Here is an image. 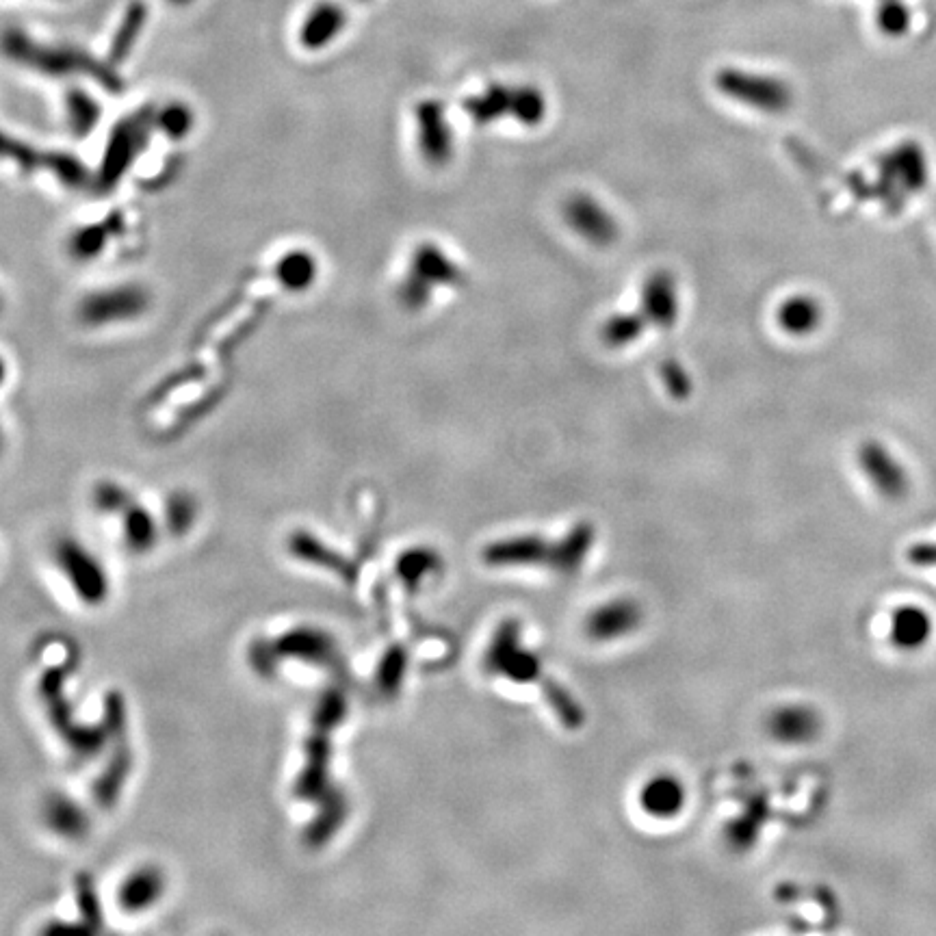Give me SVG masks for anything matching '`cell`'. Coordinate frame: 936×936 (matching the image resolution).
Segmentation results:
<instances>
[{
	"mask_svg": "<svg viewBox=\"0 0 936 936\" xmlns=\"http://www.w3.org/2000/svg\"><path fill=\"white\" fill-rule=\"evenodd\" d=\"M152 306V293L139 282H122L89 291L76 306V317L85 328H109V325L133 323Z\"/></svg>",
	"mask_w": 936,
	"mask_h": 936,
	"instance_id": "5b68a950",
	"label": "cell"
},
{
	"mask_svg": "<svg viewBox=\"0 0 936 936\" xmlns=\"http://www.w3.org/2000/svg\"><path fill=\"white\" fill-rule=\"evenodd\" d=\"M815 715L802 707H787L772 718V731L778 739L806 741L815 735Z\"/></svg>",
	"mask_w": 936,
	"mask_h": 936,
	"instance_id": "44dd1931",
	"label": "cell"
},
{
	"mask_svg": "<svg viewBox=\"0 0 936 936\" xmlns=\"http://www.w3.org/2000/svg\"><path fill=\"white\" fill-rule=\"evenodd\" d=\"M167 3H169V5H176V7H185V5L191 3V0H167Z\"/></svg>",
	"mask_w": 936,
	"mask_h": 936,
	"instance_id": "484cf974",
	"label": "cell"
},
{
	"mask_svg": "<svg viewBox=\"0 0 936 936\" xmlns=\"http://www.w3.org/2000/svg\"><path fill=\"white\" fill-rule=\"evenodd\" d=\"M154 109V104H148V107L128 113L113 126L107 148H104L102 154V163L94 176V185L100 193H109L120 185L128 169L137 163L143 150L148 148L150 137L156 130Z\"/></svg>",
	"mask_w": 936,
	"mask_h": 936,
	"instance_id": "277c9868",
	"label": "cell"
},
{
	"mask_svg": "<svg viewBox=\"0 0 936 936\" xmlns=\"http://www.w3.org/2000/svg\"><path fill=\"white\" fill-rule=\"evenodd\" d=\"M683 800L681 787L672 783V778H657L653 785H648L644 793V802L650 811L666 815L674 809H679Z\"/></svg>",
	"mask_w": 936,
	"mask_h": 936,
	"instance_id": "7402d4cb",
	"label": "cell"
},
{
	"mask_svg": "<svg viewBox=\"0 0 936 936\" xmlns=\"http://www.w3.org/2000/svg\"><path fill=\"white\" fill-rule=\"evenodd\" d=\"M63 109H65V124L74 137H87L96 130L100 124L102 109L98 100L81 87H72L65 91L63 96Z\"/></svg>",
	"mask_w": 936,
	"mask_h": 936,
	"instance_id": "e0dca14e",
	"label": "cell"
},
{
	"mask_svg": "<svg viewBox=\"0 0 936 936\" xmlns=\"http://www.w3.org/2000/svg\"><path fill=\"white\" fill-rule=\"evenodd\" d=\"M273 280L286 293H306L319 280V258L304 247H293L280 254L273 263Z\"/></svg>",
	"mask_w": 936,
	"mask_h": 936,
	"instance_id": "8fae6325",
	"label": "cell"
},
{
	"mask_svg": "<svg viewBox=\"0 0 936 936\" xmlns=\"http://www.w3.org/2000/svg\"><path fill=\"white\" fill-rule=\"evenodd\" d=\"M113 228L109 221H96V224H83L76 226L68 239H65V252L74 260V263L89 265L98 260L111 243Z\"/></svg>",
	"mask_w": 936,
	"mask_h": 936,
	"instance_id": "5bb4252c",
	"label": "cell"
},
{
	"mask_svg": "<svg viewBox=\"0 0 936 936\" xmlns=\"http://www.w3.org/2000/svg\"><path fill=\"white\" fill-rule=\"evenodd\" d=\"M861 464L880 492L889 494V497H897V494L904 492L906 475L887 453V449L878 445H867L861 451Z\"/></svg>",
	"mask_w": 936,
	"mask_h": 936,
	"instance_id": "9a60e30c",
	"label": "cell"
},
{
	"mask_svg": "<svg viewBox=\"0 0 936 936\" xmlns=\"http://www.w3.org/2000/svg\"><path fill=\"white\" fill-rule=\"evenodd\" d=\"M61 159V150H39L33 143L11 137L5 130H0V161L16 165L22 174H35L44 169L50 176H55Z\"/></svg>",
	"mask_w": 936,
	"mask_h": 936,
	"instance_id": "7c38bea8",
	"label": "cell"
},
{
	"mask_svg": "<svg viewBox=\"0 0 936 936\" xmlns=\"http://www.w3.org/2000/svg\"><path fill=\"white\" fill-rule=\"evenodd\" d=\"M715 87L724 98L767 115L785 113L793 100L789 85L780 78L739 68H722L715 74Z\"/></svg>",
	"mask_w": 936,
	"mask_h": 936,
	"instance_id": "8992f818",
	"label": "cell"
},
{
	"mask_svg": "<svg viewBox=\"0 0 936 936\" xmlns=\"http://www.w3.org/2000/svg\"><path fill=\"white\" fill-rule=\"evenodd\" d=\"M7 375H9L7 360H5V356H0V386H3V384L7 382Z\"/></svg>",
	"mask_w": 936,
	"mask_h": 936,
	"instance_id": "d4e9b609",
	"label": "cell"
},
{
	"mask_svg": "<svg viewBox=\"0 0 936 936\" xmlns=\"http://www.w3.org/2000/svg\"><path fill=\"white\" fill-rule=\"evenodd\" d=\"M154 126L169 141H182L195 130V111L182 100L165 102L154 109Z\"/></svg>",
	"mask_w": 936,
	"mask_h": 936,
	"instance_id": "ffe728a7",
	"label": "cell"
},
{
	"mask_svg": "<svg viewBox=\"0 0 936 936\" xmlns=\"http://www.w3.org/2000/svg\"><path fill=\"white\" fill-rule=\"evenodd\" d=\"M0 310H3V295H0Z\"/></svg>",
	"mask_w": 936,
	"mask_h": 936,
	"instance_id": "83f0119b",
	"label": "cell"
},
{
	"mask_svg": "<svg viewBox=\"0 0 936 936\" xmlns=\"http://www.w3.org/2000/svg\"><path fill=\"white\" fill-rule=\"evenodd\" d=\"M932 633V622L926 611L919 607H902L895 611L891 624V640L902 650H917L928 642Z\"/></svg>",
	"mask_w": 936,
	"mask_h": 936,
	"instance_id": "d6986e66",
	"label": "cell"
},
{
	"mask_svg": "<svg viewBox=\"0 0 936 936\" xmlns=\"http://www.w3.org/2000/svg\"><path fill=\"white\" fill-rule=\"evenodd\" d=\"M566 226L592 247H611L620 239V224L609 208L592 193H572L562 204Z\"/></svg>",
	"mask_w": 936,
	"mask_h": 936,
	"instance_id": "ba28073f",
	"label": "cell"
},
{
	"mask_svg": "<svg viewBox=\"0 0 936 936\" xmlns=\"http://www.w3.org/2000/svg\"><path fill=\"white\" fill-rule=\"evenodd\" d=\"M414 137L416 150L425 165L440 169L453 161L455 133L447 120L445 104L436 98H425L414 107Z\"/></svg>",
	"mask_w": 936,
	"mask_h": 936,
	"instance_id": "52a82bcc",
	"label": "cell"
},
{
	"mask_svg": "<svg viewBox=\"0 0 936 936\" xmlns=\"http://www.w3.org/2000/svg\"><path fill=\"white\" fill-rule=\"evenodd\" d=\"M648 323L642 317L640 310H629V312H614L609 315L603 323L601 330H598V338L607 349H627L633 343L640 341V338L646 334Z\"/></svg>",
	"mask_w": 936,
	"mask_h": 936,
	"instance_id": "ac0fdd59",
	"label": "cell"
},
{
	"mask_svg": "<svg viewBox=\"0 0 936 936\" xmlns=\"http://www.w3.org/2000/svg\"><path fill=\"white\" fill-rule=\"evenodd\" d=\"M659 375H661V382L663 386H666L668 390V395L672 399H687L689 395H692V380H689V373L685 371L683 364L676 360V358H666L661 364H659Z\"/></svg>",
	"mask_w": 936,
	"mask_h": 936,
	"instance_id": "603a6c76",
	"label": "cell"
},
{
	"mask_svg": "<svg viewBox=\"0 0 936 936\" xmlns=\"http://www.w3.org/2000/svg\"><path fill=\"white\" fill-rule=\"evenodd\" d=\"M358 3H369V0H358Z\"/></svg>",
	"mask_w": 936,
	"mask_h": 936,
	"instance_id": "f1b7e54d",
	"label": "cell"
},
{
	"mask_svg": "<svg viewBox=\"0 0 936 936\" xmlns=\"http://www.w3.org/2000/svg\"><path fill=\"white\" fill-rule=\"evenodd\" d=\"M5 447V432H3V423H0V451Z\"/></svg>",
	"mask_w": 936,
	"mask_h": 936,
	"instance_id": "4316f807",
	"label": "cell"
},
{
	"mask_svg": "<svg viewBox=\"0 0 936 936\" xmlns=\"http://www.w3.org/2000/svg\"><path fill=\"white\" fill-rule=\"evenodd\" d=\"M146 22H148L146 3H143V0H133V3L126 7L122 22L115 29V35L111 39V46H109L111 65H122L130 57V52H133V48L137 46L143 29H146Z\"/></svg>",
	"mask_w": 936,
	"mask_h": 936,
	"instance_id": "2e32d148",
	"label": "cell"
},
{
	"mask_svg": "<svg viewBox=\"0 0 936 936\" xmlns=\"http://www.w3.org/2000/svg\"><path fill=\"white\" fill-rule=\"evenodd\" d=\"M0 52L9 61L37 74L52 78L89 76L91 81L111 91V94H122L124 91V78L115 72V65L96 59L89 50L83 48L68 44H44L26 35L22 29H7L0 33Z\"/></svg>",
	"mask_w": 936,
	"mask_h": 936,
	"instance_id": "6da1fadb",
	"label": "cell"
},
{
	"mask_svg": "<svg viewBox=\"0 0 936 936\" xmlns=\"http://www.w3.org/2000/svg\"><path fill=\"white\" fill-rule=\"evenodd\" d=\"M913 559H917L919 564H930L936 562V549H928V546H921V549L915 551Z\"/></svg>",
	"mask_w": 936,
	"mask_h": 936,
	"instance_id": "cb8c5ba5",
	"label": "cell"
},
{
	"mask_svg": "<svg viewBox=\"0 0 936 936\" xmlns=\"http://www.w3.org/2000/svg\"><path fill=\"white\" fill-rule=\"evenodd\" d=\"M468 276L464 267L434 241L414 245L408 269L397 282L395 297L403 310L421 312L432 304L440 289H464Z\"/></svg>",
	"mask_w": 936,
	"mask_h": 936,
	"instance_id": "7a4b0ae2",
	"label": "cell"
},
{
	"mask_svg": "<svg viewBox=\"0 0 936 936\" xmlns=\"http://www.w3.org/2000/svg\"><path fill=\"white\" fill-rule=\"evenodd\" d=\"M824 319V310L817 299L809 295H793L776 310L778 328L789 336H809Z\"/></svg>",
	"mask_w": 936,
	"mask_h": 936,
	"instance_id": "4fadbf2b",
	"label": "cell"
},
{
	"mask_svg": "<svg viewBox=\"0 0 936 936\" xmlns=\"http://www.w3.org/2000/svg\"><path fill=\"white\" fill-rule=\"evenodd\" d=\"M462 111L475 126H492L501 120H512L518 126L536 128L549 113L544 91L536 85H505L492 83L479 94L464 98Z\"/></svg>",
	"mask_w": 936,
	"mask_h": 936,
	"instance_id": "3957f363",
	"label": "cell"
},
{
	"mask_svg": "<svg viewBox=\"0 0 936 936\" xmlns=\"http://www.w3.org/2000/svg\"><path fill=\"white\" fill-rule=\"evenodd\" d=\"M637 310L642 312L648 325H653L659 332H670L681 317L679 278L670 269L650 271L640 289Z\"/></svg>",
	"mask_w": 936,
	"mask_h": 936,
	"instance_id": "9c48e42d",
	"label": "cell"
},
{
	"mask_svg": "<svg viewBox=\"0 0 936 936\" xmlns=\"http://www.w3.org/2000/svg\"><path fill=\"white\" fill-rule=\"evenodd\" d=\"M345 26V9L334 3V0H323V3L308 11L306 20L302 22V29H299V44L306 50L317 52L325 46H330L334 39L343 33Z\"/></svg>",
	"mask_w": 936,
	"mask_h": 936,
	"instance_id": "30bf717a",
	"label": "cell"
}]
</instances>
